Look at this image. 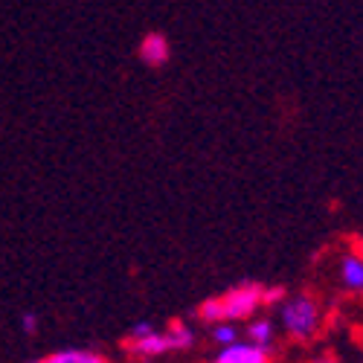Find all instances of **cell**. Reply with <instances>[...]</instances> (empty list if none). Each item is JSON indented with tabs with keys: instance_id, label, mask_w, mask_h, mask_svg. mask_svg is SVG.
I'll return each mask as SVG.
<instances>
[{
	"instance_id": "cell-9",
	"label": "cell",
	"mask_w": 363,
	"mask_h": 363,
	"mask_svg": "<svg viewBox=\"0 0 363 363\" xmlns=\"http://www.w3.org/2000/svg\"><path fill=\"white\" fill-rule=\"evenodd\" d=\"M166 331H169V337H172V349H174V352H186V349L195 346V331H192L186 323L174 320V323L166 325Z\"/></svg>"
},
{
	"instance_id": "cell-2",
	"label": "cell",
	"mask_w": 363,
	"mask_h": 363,
	"mask_svg": "<svg viewBox=\"0 0 363 363\" xmlns=\"http://www.w3.org/2000/svg\"><path fill=\"white\" fill-rule=\"evenodd\" d=\"M279 325L282 335L294 343H308L323 328V306L311 294H294L279 302Z\"/></svg>"
},
{
	"instance_id": "cell-7",
	"label": "cell",
	"mask_w": 363,
	"mask_h": 363,
	"mask_svg": "<svg viewBox=\"0 0 363 363\" xmlns=\"http://www.w3.org/2000/svg\"><path fill=\"white\" fill-rule=\"evenodd\" d=\"M241 335H245L247 340H253V343H259V346H264V349H274L277 325H274V320H270V317H250Z\"/></svg>"
},
{
	"instance_id": "cell-3",
	"label": "cell",
	"mask_w": 363,
	"mask_h": 363,
	"mask_svg": "<svg viewBox=\"0 0 363 363\" xmlns=\"http://www.w3.org/2000/svg\"><path fill=\"white\" fill-rule=\"evenodd\" d=\"M125 352L131 357H143V360H151V357H160V354H169L174 352L172 349V337L166 328H151L145 335H128L125 340Z\"/></svg>"
},
{
	"instance_id": "cell-1",
	"label": "cell",
	"mask_w": 363,
	"mask_h": 363,
	"mask_svg": "<svg viewBox=\"0 0 363 363\" xmlns=\"http://www.w3.org/2000/svg\"><path fill=\"white\" fill-rule=\"evenodd\" d=\"M264 308V285L259 282H241V285H233L230 291H224L221 296H209L198 306V317L213 325V323H221V320H230V323H241V320H250L256 317V311Z\"/></svg>"
},
{
	"instance_id": "cell-16",
	"label": "cell",
	"mask_w": 363,
	"mask_h": 363,
	"mask_svg": "<svg viewBox=\"0 0 363 363\" xmlns=\"http://www.w3.org/2000/svg\"><path fill=\"white\" fill-rule=\"evenodd\" d=\"M213 363H218V360H213Z\"/></svg>"
},
{
	"instance_id": "cell-15",
	"label": "cell",
	"mask_w": 363,
	"mask_h": 363,
	"mask_svg": "<svg viewBox=\"0 0 363 363\" xmlns=\"http://www.w3.org/2000/svg\"><path fill=\"white\" fill-rule=\"evenodd\" d=\"M29 363H47V360H29Z\"/></svg>"
},
{
	"instance_id": "cell-11",
	"label": "cell",
	"mask_w": 363,
	"mask_h": 363,
	"mask_svg": "<svg viewBox=\"0 0 363 363\" xmlns=\"http://www.w3.org/2000/svg\"><path fill=\"white\" fill-rule=\"evenodd\" d=\"M285 299V291L279 285H264V308H274Z\"/></svg>"
},
{
	"instance_id": "cell-10",
	"label": "cell",
	"mask_w": 363,
	"mask_h": 363,
	"mask_svg": "<svg viewBox=\"0 0 363 363\" xmlns=\"http://www.w3.org/2000/svg\"><path fill=\"white\" fill-rule=\"evenodd\" d=\"M209 337H213V343L221 349V346H230V343H235L241 337V328L235 323H230V320H221V323L209 325Z\"/></svg>"
},
{
	"instance_id": "cell-5",
	"label": "cell",
	"mask_w": 363,
	"mask_h": 363,
	"mask_svg": "<svg viewBox=\"0 0 363 363\" xmlns=\"http://www.w3.org/2000/svg\"><path fill=\"white\" fill-rule=\"evenodd\" d=\"M337 282L346 294L363 296V253H357L354 247L340 253L337 259Z\"/></svg>"
},
{
	"instance_id": "cell-8",
	"label": "cell",
	"mask_w": 363,
	"mask_h": 363,
	"mask_svg": "<svg viewBox=\"0 0 363 363\" xmlns=\"http://www.w3.org/2000/svg\"><path fill=\"white\" fill-rule=\"evenodd\" d=\"M47 363H108L99 352L94 349H58L44 357Z\"/></svg>"
},
{
	"instance_id": "cell-13",
	"label": "cell",
	"mask_w": 363,
	"mask_h": 363,
	"mask_svg": "<svg viewBox=\"0 0 363 363\" xmlns=\"http://www.w3.org/2000/svg\"><path fill=\"white\" fill-rule=\"evenodd\" d=\"M311 363H337L335 357H331V354H320V357H314Z\"/></svg>"
},
{
	"instance_id": "cell-4",
	"label": "cell",
	"mask_w": 363,
	"mask_h": 363,
	"mask_svg": "<svg viewBox=\"0 0 363 363\" xmlns=\"http://www.w3.org/2000/svg\"><path fill=\"white\" fill-rule=\"evenodd\" d=\"M218 363H274V357H270V349L253 343V340H235L230 346H221L218 349Z\"/></svg>"
},
{
	"instance_id": "cell-12",
	"label": "cell",
	"mask_w": 363,
	"mask_h": 363,
	"mask_svg": "<svg viewBox=\"0 0 363 363\" xmlns=\"http://www.w3.org/2000/svg\"><path fill=\"white\" fill-rule=\"evenodd\" d=\"M21 328H23V335H35V331H38V314L23 311L21 314Z\"/></svg>"
},
{
	"instance_id": "cell-14",
	"label": "cell",
	"mask_w": 363,
	"mask_h": 363,
	"mask_svg": "<svg viewBox=\"0 0 363 363\" xmlns=\"http://www.w3.org/2000/svg\"><path fill=\"white\" fill-rule=\"evenodd\" d=\"M354 250H357V253H363V235H357V238H354Z\"/></svg>"
},
{
	"instance_id": "cell-6",
	"label": "cell",
	"mask_w": 363,
	"mask_h": 363,
	"mask_svg": "<svg viewBox=\"0 0 363 363\" xmlns=\"http://www.w3.org/2000/svg\"><path fill=\"white\" fill-rule=\"evenodd\" d=\"M140 62H145L148 67H163L172 55V47H169V38L163 33H148L143 41H140Z\"/></svg>"
}]
</instances>
